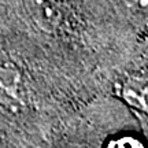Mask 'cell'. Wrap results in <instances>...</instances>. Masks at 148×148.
I'll return each instance as SVG.
<instances>
[{
	"label": "cell",
	"mask_w": 148,
	"mask_h": 148,
	"mask_svg": "<svg viewBox=\"0 0 148 148\" xmlns=\"http://www.w3.org/2000/svg\"><path fill=\"white\" fill-rule=\"evenodd\" d=\"M122 97L129 106L138 112L147 114V84L140 78H132L122 86Z\"/></svg>",
	"instance_id": "obj_3"
},
{
	"label": "cell",
	"mask_w": 148,
	"mask_h": 148,
	"mask_svg": "<svg viewBox=\"0 0 148 148\" xmlns=\"http://www.w3.org/2000/svg\"><path fill=\"white\" fill-rule=\"evenodd\" d=\"M107 147H143L141 141L136 138L134 136H129V134H119L116 137L111 138L107 143Z\"/></svg>",
	"instance_id": "obj_4"
},
{
	"label": "cell",
	"mask_w": 148,
	"mask_h": 148,
	"mask_svg": "<svg viewBox=\"0 0 148 148\" xmlns=\"http://www.w3.org/2000/svg\"><path fill=\"white\" fill-rule=\"evenodd\" d=\"M26 88L21 71L11 63H0V104L8 110L26 106Z\"/></svg>",
	"instance_id": "obj_1"
},
{
	"label": "cell",
	"mask_w": 148,
	"mask_h": 148,
	"mask_svg": "<svg viewBox=\"0 0 148 148\" xmlns=\"http://www.w3.org/2000/svg\"><path fill=\"white\" fill-rule=\"evenodd\" d=\"M129 3L134 7H138L141 10H145L147 8V0H127Z\"/></svg>",
	"instance_id": "obj_5"
},
{
	"label": "cell",
	"mask_w": 148,
	"mask_h": 148,
	"mask_svg": "<svg viewBox=\"0 0 148 148\" xmlns=\"http://www.w3.org/2000/svg\"><path fill=\"white\" fill-rule=\"evenodd\" d=\"M33 21L45 32H55L63 21L60 0H25Z\"/></svg>",
	"instance_id": "obj_2"
}]
</instances>
